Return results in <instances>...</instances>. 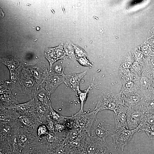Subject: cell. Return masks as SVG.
<instances>
[{
  "label": "cell",
  "instance_id": "cell-1",
  "mask_svg": "<svg viewBox=\"0 0 154 154\" xmlns=\"http://www.w3.org/2000/svg\"><path fill=\"white\" fill-rule=\"evenodd\" d=\"M97 113L94 110L87 113L79 111L71 116H65L63 124L66 130L79 128L86 131L90 135V130L97 119Z\"/></svg>",
  "mask_w": 154,
  "mask_h": 154
},
{
  "label": "cell",
  "instance_id": "cell-2",
  "mask_svg": "<svg viewBox=\"0 0 154 154\" xmlns=\"http://www.w3.org/2000/svg\"><path fill=\"white\" fill-rule=\"evenodd\" d=\"M122 104L119 94H115L106 90H102L94 110L97 113L104 110L114 112L118 106Z\"/></svg>",
  "mask_w": 154,
  "mask_h": 154
},
{
  "label": "cell",
  "instance_id": "cell-3",
  "mask_svg": "<svg viewBox=\"0 0 154 154\" xmlns=\"http://www.w3.org/2000/svg\"><path fill=\"white\" fill-rule=\"evenodd\" d=\"M18 86L19 89L31 99L35 97L39 86L36 82L27 66L24 65L20 75Z\"/></svg>",
  "mask_w": 154,
  "mask_h": 154
},
{
  "label": "cell",
  "instance_id": "cell-4",
  "mask_svg": "<svg viewBox=\"0 0 154 154\" xmlns=\"http://www.w3.org/2000/svg\"><path fill=\"white\" fill-rule=\"evenodd\" d=\"M1 61L10 70V83L18 86L20 75L24 66L21 61L19 59L11 57L1 58Z\"/></svg>",
  "mask_w": 154,
  "mask_h": 154
},
{
  "label": "cell",
  "instance_id": "cell-5",
  "mask_svg": "<svg viewBox=\"0 0 154 154\" xmlns=\"http://www.w3.org/2000/svg\"><path fill=\"white\" fill-rule=\"evenodd\" d=\"M116 132L115 129L111 125L104 121L96 119L91 129L90 135L105 141L106 138Z\"/></svg>",
  "mask_w": 154,
  "mask_h": 154
},
{
  "label": "cell",
  "instance_id": "cell-6",
  "mask_svg": "<svg viewBox=\"0 0 154 154\" xmlns=\"http://www.w3.org/2000/svg\"><path fill=\"white\" fill-rule=\"evenodd\" d=\"M146 112L142 104L129 108L126 114L128 129L133 130L136 129L141 123Z\"/></svg>",
  "mask_w": 154,
  "mask_h": 154
},
{
  "label": "cell",
  "instance_id": "cell-7",
  "mask_svg": "<svg viewBox=\"0 0 154 154\" xmlns=\"http://www.w3.org/2000/svg\"><path fill=\"white\" fill-rule=\"evenodd\" d=\"M136 132V129L133 130L126 129L116 131L111 136L115 149L123 151L125 147L132 139L134 134Z\"/></svg>",
  "mask_w": 154,
  "mask_h": 154
},
{
  "label": "cell",
  "instance_id": "cell-8",
  "mask_svg": "<svg viewBox=\"0 0 154 154\" xmlns=\"http://www.w3.org/2000/svg\"><path fill=\"white\" fill-rule=\"evenodd\" d=\"M154 82L149 72L143 70L140 77L139 86L145 99L154 98V90L153 86Z\"/></svg>",
  "mask_w": 154,
  "mask_h": 154
},
{
  "label": "cell",
  "instance_id": "cell-9",
  "mask_svg": "<svg viewBox=\"0 0 154 154\" xmlns=\"http://www.w3.org/2000/svg\"><path fill=\"white\" fill-rule=\"evenodd\" d=\"M0 105L6 108H11L19 103L8 84L2 81L0 82Z\"/></svg>",
  "mask_w": 154,
  "mask_h": 154
},
{
  "label": "cell",
  "instance_id": "cell-10",
  "mask_svg": "<svg viewBox=\"0 0 154 154\" xmlns=\"http://www.w3.org/2000/svg\"><path fill=\"white\" fill-rule=\"evenodd\" d=\"M129 108L122 104L119 105L114 112L116 131L128 129L126 114Z\"/></svg>",
  "mask_w": 154,
  "mask_h": 154
},
{
  "label": "cell",
  "instance_id": "cell-11",
  "mask_svg": "<svg viewBox=\"0 0 154 154\" xmlns=\"http://www.w3.org/2000/svg\"><path fill=\"white\" fill-rule=\"evenodd\" d=\"M30 71L36 82L40 87L48 75L47 68L41 62L33 64H26Z\"/></svg>",
  "mask_w": 154,
  "mask_h": 154
},
{
  "label": "cell",
  "instance_id": "cell-12",
  "mask_svg": "<svg viewBox=\"0 0 154 154\" xmlns=\"http://www.w3.org/2000/svg\"><path fill=\"white\" fill-rule=\"evenodd\" d=\"M107 146L106 141L88 135L87 138L84 153L85 154H96Z\"/></svg>",
  "mask_w": 154,
  "mask_h": 154
},
{
  "label": "cell",
  "instance_id": "cell-13",
  "mask_svg": "<svg viewBox=\"0 0 154 154\" xmlns=\"http://www.w3.org/2000/svg\"><path fill=\"white\" fill-rule=\"evenodd\" d=\"M9 108L14 109L19 113L20 115L37 118L36 116V108L35 98L25 103L16 104Z\"/></svg>",
  "mask_w": 154,
  "mask_h": 154
},
{
  "label": "cell",
  "instance_id": "cell-14",
  "mask_svg": "<svg viewBox=\"0 0 154 154\" xmlns=\"http://www.w3.org/2000/svg\"><path fill=\"white\" fill-rule=\"evenodd\" d=\"M46 57L49 61L50 68L56 61L60 59L68 58L62 45L52 48L47 49L45 52Z\"/></svg>",
  "mask_w": 154,
  "mask_h": 154
},
{
  "label": "cell",
  "instance_id": "cell-15",
  "mask_svg": "<svg viewBox=\"0 0 154 154\" xmlns=\"http://www.w3.org/2000/svg\"><path fill=\"white\" fill-rule=\"evenodd\" d=\"M65 80V76L54 74L50 71L45 80L46 90L50 95L60 85L64 82Z\"/></svg>",
  "mask_w": 154,
  "mask_h": 154
},
{
  "label": "cell",
  "instance_id": "cell-16",
  "mask_svg": "<svg viewBox=\"0 0 154 154\" xmlns=\"http://www.w3.org/2000/svg\"><path fill=\"white\" fill-rule=\"evenodd\" d=\"M66 133V130L61 132L49 131L46 136L42 137V141L47 143L49 146V148L53 147L64 142Z\"/></svg>",
  "mask_w": 154,
  "mask_h": 154
},
{
  "label": "cell",
  "instance_id": "cell-17",
  "mask_svg": "<svg viewBox=\"0 0 154 154\" xmlns=\"http://www.w3.org/2000/svg\"><path fill=\"white\" fill-rule=\"evenodd\" d=\"M86 73L87 71L78 74L68 73L65 75L64 83L73 91H77L79 89L81 80Z\"/></svg>",
  "mask_w": 154,
  "mask_h": 154
},
{
  "label": "cell",
  "instance_id": "cell-18",
  "mask_svg": "<svg viewBox=\"0 0 154 154\" xmlns=\"http://www.w3.org/2000/svg\"><path fill=\"white\" fill-rule=\"evenodd\" d=\"M49 146L43 142L33 143L27 145L20 154H45Z\"/></svg>",
  "mask_w": 154,
  "mask_h": 154
},
{
  "label": "cell",
  "instance_id": "cell-19",
  "mask_svg": "<svg viewBox=\"0 0 154 154\" xmlns=\"http://www.w3.org/2000/svg\"><path fill=\"white\" fill-rule=\"evenodd\" d=\"M14 121L0 122V145L7 143L10 140L13 133Z\"/></svg>",
  "mask_w": 154,
  "mask_h": 154
},
{
  "label": "cell",
  "instance_id": "cell-20",
  "mask_svg": "<svg viewBox=\"0 0 154 154\" xmlns=\"http://www.w3.org/2000/svg\"><path fill=\"white\" fill-rule=\"evenodd\" d=\"M18 119L28 130L37 135V129L42 124L36 117L20 115Z\"/></svg>",
  "mask_w": 154,
  "mask_h": 154
},
{
  "label": "cell",
  "instance_id": "cell-21",
  "mask_svg": "<svg viewBox=\"0 0 154 154\" xmlns=\"http://www.w3.org/2000/svg\"><path fill=\"white\" fill-rule=\"evenodd\" d=\"M20 116V114L14 109L6 108L0 105V122H12L18 119Z\"/></svg>",
  "mask_w": 154,
  "mask_h": 154
},
{
  "label": "cell",
  "instance_id": "cell-22",
  "mask_svg": "<svg viewBox=\"0 0 154 154\" xmlns=\"http://www.w3.org/2000/svg\"><path fill=\"white\" fill-rule=\"evenodd\" d=\"M121 98L123 104L129 108L141 105L145 100L137 92Z\"/></svg>",
  "mask_w": 154,
  "mask_h": 154
},
{
  "label": "cell",
  "instance_id": "cell-23",
  "mask_svg": "<svg viewBox=\"0 0 154 154\" xmlns=\"http://www.w3.org/2000/svg\"><path fill=\"white\" fill-rule=\"evenodd\" d=\"M119 75L123 84L127 82H132L139 84L141 76L131 72L129 69L121 68L119 70Z\"/></svg>",
  "mask_w": 154,
  "mask_h": 154
},
{
  "label": "cell",
  "instance_id": "cell-24",
  "mask_svg": "<svg viewBox=\"0 0 154 154\" xmlns=\"http://www.w3.org/2000/svg\"><path fill=\"white\" fill-rule=\"evenodd\" d=\"M43 106L50 110L52 108L50 95L46 90L41 88L36 92L35 97Z\"/></svg>",
  "mask_w": 154,
  "mask_h": 154
},
{
  "label": "cell",
  "instance_id": "cell-25",
  "mask_svg": "<svg viewBox=\"0 0 154 154\" xmlns=\"http://www.w3.org/2000/svg\"><path fill=\"white\" fill-rule=\"evenodd\" d=\"M88 135L86 131L82 130L76 139L66 144H68L79 149L83 151L84 153L87 138Z\"/></svg>",
  "mask_w": 154,
  "mask_h": 154
},
{
  "label": "cell",
  "instance_id": "cell-26",
  "mask_svg": "<svg viewBox=\"0 0 154 154\" xmlns=\"http://www.w3.org/2000/svg\"><path fill=\"white\" fill-rule=\"evenodd\" d=\"M35 101L36 112V116L37 118L41 124L46 122L47 118L49 115L50 110L35 98Z\"/></svg>",
  "mask_w": 154,
  "mask_h": 154
},
{
  "label": "cell",
  "instance_id": "cell-27",
  "mask_svg": "<svg viewBox=\"0 0 154 154\" xmlns=\"http://www.w3.org/2000/svg\"><path fill=\"white\" fill-rule=\"evenodd\" d=\"M75 51L76 59L82 65L86 66H92L87 58L86 52L81 48L73 44Z\"/></svg>",
  "mask_w": 154,
  "mask_h": 154
},
{
  "label": "cell",
  "instance_id": "cell-28",
  "mask_svg": "<svg viewBox=\"0 0 154 154\" xmlns=\"http://www.w3.org/2000/svg\"><path fill=\"white\" fill-rule=\"evenodd\" d=\"M123 85V87L119 94L121 98L137 92L139 89L137 84L132 82H126Z\"/></svg>",
  "mask_w": 154,
  "mask_h": 154
},
{
  "label": "cell",
  "instance_id": "cell-29",
  "mask_svg": "<svg viewBox=\"0 0 154 154\" xmlns=\"http://www.w3.org/2000/svg\"><path fill=\"white\" fill-rule=\"evenodd\" d=\"M136 129L137 132L145 131L150 139H154V125L141 122Z\"/></svg>",
  "mask_w": 154,
  "mask_h": 154
},
{
  "label": "cell",
  "instance_id": "cell-30",
  "mask_svg": "<svg viewBox=\"0 0 154 154\" xmlns=\"http://www.w3.org/2000/svg\"><path fill=\"white\" fill-rule=\"evenodd\" d=\"M82 130H83L79 128L66 130L64 141L65 144L76 139Z\"/></svg>",
  "mask_w": 154,
  "mask_h": 154
},
{
  "label": "cell",
  "instance_id": "cell-31",
  "mask_svg": "<svg viewBox=\"0 0 154 154\" xmlns=\"http://www.w3.org/2000/svg\"><path fill=\"white\" fill-rule=\"evenodd\" d=\"M94 79H93V82L91 83V85H90L88 88L86 90L82 91L79 89L77 91L81 104L80 109L79 110L80 111L84 112L83 108L84 105L86 101L88 94L90 90L94 85Z\"/></svg>",
  "mask_w": 154,
  "mask_h": 154
},
{
  "label": "cell",
  "instance_id": "cell-32",
  "mask_svg": "<svg viewBox=\"0 0 154 154\" xmlns=\"http://www.w3.org/2000/svg\"><path fill=\"white\" fill-rule=\"evenodd\" d=\"M65 53L68 58L75 60L76 59L74 49L71 42H67L64 46Z\"/></svg>",
  "mask_w": 154,
  "mask_h": 154
},
{
  "label": "cell",
  "instance_id": "cell-33",
  "mask_svg": "<svg viewBox=\"0 0 154 154\" xmlns=\"http://www.w3.org/2000/svg\"><path fill=\"white\" fill-rule=\"evenodd\" d=\"M142 105L146 112L154 115V98L145 99Z\"/></svg>",
  "mask_w": 154,
  "mask_h": 154
},
{
  "label": "cell",
  "instance_id": "cell-34",
  "mask_svg": "<svg viewBox=\"0 0 154 154\" xmlns=\"http://www.w3.org/2000/svg\"><path fill=\"white\" fill-rule=\"evenodd\" d=\"M64 67L60 63L54 64L50 69V72L54 74L65 76V75L64 73Z\"/></svg>",
  "mask_w": 154,
  "mask_h": 154
},
{
  "label": "cell",
  "instance_id": "cell-35",
  "mask_svg": "<svg viewBox=\"0 0 154 154\" xmlns=\"http://www.w3.org/2000/svg\"><path fill=\"white\" fill-rule=\"evenodd\" d=\"M49 116L56 123H60L61 121H64L65 116H62L55 111L52 108L50 110Z\"/></svg>",
  "mask_w": 154,
  "mask_h": 154
},
{
  "label": "cell",
  "instance_id": "cell-36",
  "mask_svg": "<svg viewBox=\"0 0 154 154\" xmlns=\"http://www.w3.org/2000/svg\"><path fill=\"white\" fill-rule=\"evenodd\" d=\"M49 132L46 125L44 124H42L40 125L37 129V135L38 138H41L46 136Z\"/></svg>",
  "mask_w": 154,
  "mask_h": 154
},
{
  "label": "cell",
  "instance_id": "cell-37",
  "mask_svg": "<svg viewBox=\"0 0 154 154\" xmlns=\"http://www.w3.org/2000/svg\"><path fill=\"white\" fill-rule=\"evenodd\" d=\"M83 151L68 144H65L64 154H82Z\"/></svg>",
  "mask_w": 154,
  "mask_h": 154
},
{
  "label": "cell",
  "instance_id": "cell-38",
  "mask_svg": "<svg viewBox=\"0 0 154 154\" xmlns=\"http://www.w3.org/2000/svg\"><path fill=\"white\" fill-rule=\"evenodd\" d=\"M141 122L154 125V115L146 112Z\"/></svg>",
  "mask_w": 154,
  "mask_h": 154
},
{
  "label": "cell",
  "instance_id": "cell-39",
  "mask_svg": "<svg viewBox=\"0 0 154 154\" xmlns=\"http://www.w3.org/2000/svg\"><path fill=\"white\" fill-rule=\"evenodd\" d=\"M129 70L132 73L140 76L143 71L140 66L137 63L133 64Z\"/></svg>",
  "mask_w": 154,
  "mask_h": 154
},
{
  "label": "cell",
  "instance_id": "cell-40",
  "mask_svg": "<svg viewBox=\"0 0 154 154\" xmlns=\"http://www.w3.org/2000/svg\"><path fill=\"white\" fill-rule=\"evenodd\" d=\"M56 122L48 115L45 124L49 131H54V125Z\"/></svg>",
  "mask_w": 154,
  "mask_h": 154
},
{
  "label": "cell",
  "instance_id": "cell-41",
  "mask_svg": "<svg viewBox=\"0 0 154 154\" xmlns=\"http://www.w3.org/2000/svg\"><path fill=\"white\" fill-rule=\"evenodd\" d=\"M66 127L64 124L60 123H56L54 125V131L61 132L66 131Z\"/></svg>",
  "mask_w": 154,
  "mask_h": 154
},
{
  "label": "cell",
  "instance_id": "cell-42",
  "mask_svg": "<svg viewBox=\"0 0 154 154\" xmlns=\"http://www.w3.org/2000/svg\"><path fill=\"white\" fill-rule=\"evenodd\" d=\"M96 154H109V149L107 146L105 149Z\"/></svg>",
  "mask_w": 154,
  "mask_h": 154
}]
</instances>
